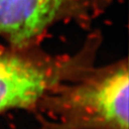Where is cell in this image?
I'll return each instance as SVG.
<instances>
[{
    "instance_id": "obj_1",
    "label": "cell",
    "mask_w": 129,
    "mask_h": 129,
    "mask_svg": "<svg viewBox=\"0 0 129 129\" xmlns=\"http://www.w3.org/2000/svg\"><path fill=\"white\" fill-rule=\"evenodd\" d=\"M128 63L94 68L48 93L35 109L41 129H129Z\"/></svg>"
},
{
    "instance_id": "obj_2",
    "label": "cell",
    "mask_w": 129,
    "mask_h": 129,
    "mask_svg": "<svg viewBox=\"0 0 129 129\" xmlns=\"http://www.w3.org/2000/svg\"><path fill=\"white\" fill-rule=\"evenodd\" d=\"M100 45L90 37L73 55H50L30 48L0 46V114L11 109H35L48 93L92 69Z\"/></svg>"
},
{
    "instance_id": "obj_3",
    "label": "cell",
    "mask_w": 129,
    "mask_h": 129,
    "mask_svg": "<svg viewBox=\"0 0 129 129\" xmlns=\"http://www.w3.org/2000/svg\"><path fill=\"white\" fill-rule=\"evenodd\" d=\"M111 0H0V36L15 48H30L54 24L85 22L99 16Z\"/></svg>"
}]
</instances>
